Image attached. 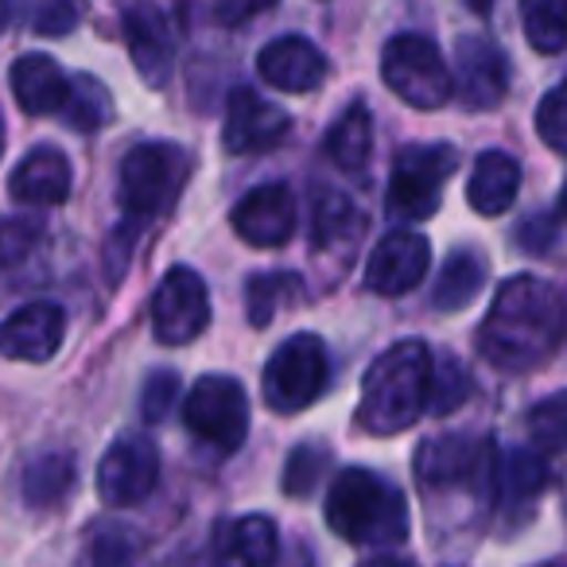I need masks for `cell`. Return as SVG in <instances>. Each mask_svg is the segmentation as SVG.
Masks as SVG:
<instances>
[{"label":"cell","instance_id":"6da1fadb","mask_svg":"<svg viewBox=\"0 0 567 567\" xmlns=\"http://www.w3.org/2000/svg\"><path fill=\"white\" fill-rule=\"evenodd\" d=\"M567 334L564 296L540 276H513L494 296V308L478 327V350L494 370H540Z\"/></svg>","mask_w":567,"mask_h":567},{"label":"cell","instance_id":"7a4b0ae2","mask_svg":"<svg viewBox=\"0 0 567 567\" xmlns=\"http://www.w3.org/2000/svg\"><path fill=\"white\" fill-rule=\"evenodd\" d=\"M427 389H432V354H427V347L416 339L396 342L365 373L358 427H365L370 435L409 432L424 416Z\"/></svg>","mask_w":567,"mask_h":567},{"label":"cell","instance_id":"3957f363","mask_svg":"<svg viewBox=\"0 0 567 567\" xmlns=\"http://www.w3.org/2000/svg\"><path fill=\"white\" fill-rule=\"evenodd\" d=\"M327 525L347 544L393 548L409 540V505L389 478L365 466H347L327 494Z\"/></svg>","mask_w":567,"mask_h":567},{"label":"cell","instance_id":"277c9868","mask_svg":"<svg viewBox=\"0 0 567 567\" xmlns=\"http://www.w3.org/2000/svg\"><path fill=\"white\" fill-rule=\"evenodd\" d=\"M190 175V156L172 141H144L128 148L117 172V203L133 221L164 214Z\"/></svg>","mask_w":567,"mask_h":567},{"label":"cell","instance_id":"5b68a950","mask_svg":"<svg viewBox=\"0 0 567 567\" xmlns=\"http://www.w3.org/2000/svg\"><path fill=\"white\" fill-rule=\"evenodd\" d=\"M381 79L412 110H440L451 97V71L427 35H396L381 51Z\"/></svg>","mask_w":567,"mask_h":567},{"label":"cell","instance_id":"8992f818","mask_svg":"<svg viewBox=\"0 0 567 567\" xmlns=\"http://www.w3.org/2000/svg\"><path fill=\"white\" fill-rule=\"evenodd\" d=\"M183 424L198 443L229 455L249 435V396L234 378H221V373L198 378L183 401Z\"/></svg>","mask_w":567,"mask_h":567},{"label":"cell","instance_id":"52a82bcc","mask_svg":"<svg viewBox=\"0 0 567 567\" xmlns=\"http://www.w3.org/2000/svg\"><path fill=\"white\" fill-rule=\"evenodd\" d=\"M327 373H331V365H327L323 342L316 334H292L265 365L260 389H265L268 409L284 412V416L303 412L327 389Z\"/></svg>","mask_w":567,"mask_h":567},{"label":"cell","instance_id":"ba28073f","mask_svg":"<svg viewBox=\"0 0 567 567\" xmlns=\"http://www.w3.org/2000/svg\"><path fill=\"white\" fill-rule=\"evenodd\" d=\"M455 172L451 144H412L396 156L389 175V214L401 221H424L440 210L443 183Z\"/></svg>","mask_w":567,"mask_h":567},{"label":"cell","instance_id":"9c48e42d","mask_svg":"<svg viewBox=\"0 0 567 567\" xmlns=\"http://www.w3.org/2000/svg\"><path fill=\"white\" fill-rule=\"evenodd\" d=\"M494 447L482 435L466 432H447L432 435L427 443H420L416 451V478L420 486L432 489H451V486H471V482H494Z\"/></svg>","mask_w":567,"mask_h":567},{"label":"cell","instance_id":"30bf717a","mask_svg":"<svg viewBox=\"0 0 567 567\" xmlns=\"http://www.w3.org/2000/svg\"><path fill=\"white\" fill-rule=\"evenodd\" d=\"M210 323V296L206 284L190 268H167L152 296V334L164 347H187Z\"/></svg>","mask_w":567,"mask_h":567},{"label":"cell","instance_id":"8fae6325","mask_svg":"<svg viewBox=\"0 0 567 567\" xmlns=\"http://www.w3.org/2000/svg\"><path fill=\"white\" fill-rule=\"evenodd\" d=\"M159 482V451L144 435H121L97 463V494L113 509H133L152 497Z\"/></svg>","mask_w":567,"mask_h":567},{"label":"cell","instance_id":"7c38bea8","mask_svg":"<svg viewBox=\"0 0 567 567\" xmlns=\"http://www.w3.org/2000/svg\"><path fill=\"white\" fill-rule=\"evenodd\" d=\"M292 117L280 110V105L265 102L257 90L237 86L229 94L226 110V128H221V144H226L229 156H245V152H268L288 136Z\"/></svg>","mask_w":567,"mask_h":567},{"label":"cell","instance_id":"4fadbf2b","mask_svg":"<svg viewBox=\"0 0 567 567\" xmlns=\"http://www.w3.org/2000/svg\"><path fill=\"white\" fill-rule=\"evenodd\" d=\"M427 265H432L427 237L412 234V229H393V234L381 237L378 249L370 252V265H365V288L378 292V296H404L424 280Z\"/></svg>","mask_w":567,"mask_h":567},{"label":"cell","instance_id":"5bb4252c","mask_svg":"<svg viewBox=\"0 0 567 567\" xmlns=\"http://www.w3.org/2000/svg\"><path fill=\"white\" fill-rule=\"evenodd\" d=\"M63 334L66 316L59 303H24L0 323V354L12 358V362H48L63 347Z\"/></svg>","mask_w":567,"mask_h":567},{"label":"cell","instance_id":"9a60e30c","mask_svg":"<svg viewBox=\"0 0 567 567\" xmlns=\"http://www.w3.org/2000/svg\"><path fill=\"white\" fill-rule=\"evenodd\" d=\"M237 237L257 249H276L296 234V198L284 183L252 187L229 214Z\"/></svg>","mask_w":567,"mask_h":567},{"label":"cell","instance_id":"2e32d148","mask_svg":"<svg viewBox=\"0 0 567 567\" xmlns=\"http://www.w3.org/2000/svg\"><path fill=\"white\" fill-rule=\"evenodd\" d=\"M455 79L471 110H494L509 94V63L486 35H463L455 43Z\"/></svg>","mask_w":567,"mask_h":567},{"label":"cell","instance_id":"e0dca14e","mask_svg":"<svg viewBox=\"0 0 567 567\" xmlns=\"http://www.w3.org/2000/svg\"><path fill=\"white\" fill-rule=\"evenodd\" d=\"M257 71L268 86L284 90V94H308V90L323 86L327 55L303 35H284V40H272L260 51Z\"/></svg>","mask_w":567,"mask_h":567},{"label":"cell","instance_id":"ac0fdd59","mask_svg":"<svg viewBox=\"0 0 567 567\" xmlns=\"http://www.w3.org/2000/svg\"><path fill=\"white\" fill-rule=\"evenodd\" d=\"M71 159L55 144H40L17 164L9 179V190L24 206H59L71 195Z\"/></svg>","mask_w":567,"mask_h":567},{"label":"cell","instance_id":"d6986e66","mask_svg":"<svg viewBox=\"0 0 567 567\" xmlns=\"http://www.w3.org/2000/svg\"><path fill=\"white\" fill-rule=\"evenodd\" d=\"M12 94L32 117H59L71 97V79L48 55H20L12 63Z\"/></svg>","mask_w":567,"mask_h":567},{"label":"cell","instance_id":"ffe728a7","mask_svg":"<svg viewBox=\"0 0 567 567\" xmlns=\"http://www.w3.org/2000/svg\"><path fill=\"white\" fill-rule=\"evenodd\" d=\"M276 556V525L265 513H245L214 533V564L218 567H268Z\"/></svg>","mask_w":567,"mask_h":567},{"label":"cell","instance_id":"44dd1931","mask_svg":"<svg viewBox=\"0 0 567 567\" xmlns=\"http://www.w3.org/2000/svg\"><path fill=\"white\" fill-rule=\"evenodd\" d=\"M362 234H365V218L347 195L323 190V195L316 198V229H311V249H316L319 257H334L339 265L350 268Z\"/></svg>","mask_w":567,"mask_h":567},{"label":"cell","instance_id":"7402d4cb","mask_svg":"<svg viewBox=\"0 0 567 567\" xmlns=\"http://www.w3.org/2000/svg\"><path fill=\"white\" fill-rule=\"evenodd\" d=\"M128 55L148 86H164L172 74V35L164 28V17L156 9H133L125 17Z\"/></svg>","mask_w":567,"mask_h":567},{"label":"cell","instance_id":"603a6c76","mask_svg":"<svg viewBox=\"0 0 567 567\" xmlns=\"http://www.w3.org/2000/svg\"><path fill=\"white\" fill-rule=\"evenodd\" d=\"M517 190H520V164L509 152H482V156L474 159L466 203L478 214H486V218L505 214L513 206V198H517Z\"/></svg>","mask_w":567,"mask_h":567},{"label":"cell","instance_id":"cb8c5ba5","mask_svg":"<svg viewBox=\"0 0 567 567\" xmlns=\"http://www.w3.org/2000/svg\"><path fill=\"white\" fill-rule=\"evenodd\" d=\"M548 486V466L536 451L513 447L494 463V494L505 509H528Z\"/></svg>","mask_w":567,"mask_h":567},{"label":"cell","instance_id":"d4e9b609","mask_svg":"<svg viewBox=\"0 0 567 567\" xmlns=\"http://www.w3.org/2000/svg\"><path fill=\"white\" fill-rule=\"evenodd\" d=\"M486 257L478 249H458L443 260L440 268V284H435L432 292V308L443 311V316H455V311L471 308V300L482 292V284H486Z\"/></svg>","mask_w":567,"mask_h":567},{"label":"cell","instance_id":"484cf974","mask_svg":"<svg viewBox=\"0 0 567 567\" xmlns=\"http://www.w3.org/2000/svg\"><path fill=\"white\" fill-rule=\"evenodd\" d=\"M74 482H79L74 455L51 451V455H40L35 463H28L24 478H20V494H24V502L32 505V509H55L74 489Z\"/></svg>","mask_w":567,"mask_h":567},{"label":"cell","instance_id":"4316f807","mask_svg":"<svg viewBox=\"0 0 567 567\" xmlns=\"http://www.w3.org/2000/svg\"><path fill=\"white\" fill-rule=\"evenodd\" d=\"M303 303V280L296 272H257L245 284V308L252 327H268L280 308Z\"/></svg>","mask_w":567,"mask_h":567},{"label":"cell","instance_id":"83f0119b","mask_svg":"<svg viewBox=\"0 0 567 567\" xmlns=\"http://www.w3.org/2000/svg\"><path fill=\"white\" fill-rule=\"evenodd\" d=\"M370 144H373V121H370V110L362 102H354L339 121L334 128L327 133V156L334 159L339 167L354 172L370 159Z\"/></svg>","mask_w":567,"mask_h":567},{"label":"cell","instance_id":"f1b7e54d","mask_svg":"<svg viewBox=\"0 0 567 567\" xmlns=\"http://www.w3.org/2000/svg\"><path fill=\"white\" fill-rule=\"evenodd\" d=\"M520 28L540 55H556L567 43V0H520Z\"/></svg>","mask_w":567,"mask_h":567},{"label":"cell","instance_id":"f546056e","mask_svg":"<svg viewBox=\"0 0 567 567\" xmlns=\"http://www.w3.org/2000/svg\"><path fill=\"white\" fill-rule=\"evenodd\" d=\"M59 117L71 121L79 133H97V128L113 121L110 90L97 79H90V74H79V79H71V97H66V110Z\"/></svg>","mask_w":567,"mask_h":567},{"label":"cell","instance_id":"4dcf8cb0","mask_svg":"<svg viewBox=\"0 0 567 567\" xmlns=\"http://www.w3.org/2000/svg\"><path fill=\"white\" fill-rule=\"evenodd\" d=\"M528 435L540 451H567V393H551L533 404Z\"/></svg>","mask_w":567,"mask_h":567},{"label":"cell","instance_id":"1f68e13d","mask_svg":"<svg viewBox=\"0 0 567 567\" xmlns=\"http://www.w3.org/2000/svg\"><path fill=\"white\" fill-rule=\"evenodd\" d=\"M136 536L121 525H94L90 528L86 556L90 567H133L136 564Z\"/></svg>","mask_w":567,"mask_h":567},{"label":"cell","instance_id":"d6a6232c","mask_svg":"<svg viewBox=\"0 0 567 567\" xmlns=\"http://www.w3.org/2000/svg\"><path fill=\"white\" fill-rule=\"evenodd\" d=\"M466 396H471V378H466L463 362L451 354H443L440 362H432V389H427L432 412H455Z\"/></svg>","mask_w":567,"mask_h":567},{"label":"cell","instance_id":"836d02e7","mask_svg":"<svg viewBox=\"0 0 567 567\" xmlns=\"http://www.w3.org/2000/svg\"><path fill=\"white\" fill-rule=\"evenodd\" d=\"M327 447H316V443H300V447L288 455L284 463V489L292 497H308L311 489L319 486L323 478V466H327Z\"/></svg>","mask_w":567,"mask_h":567},{"label":"cell","instance_id":"e575fe53","mask_svg":"<svg viewBox=\"0 0 567 567\" xmlns=\"http://www.w3.org/2000/svg\"><path fill=\"white\" fill-rule=\"evenodd\" d=\"M536 133L551 152L567 156V82L556 90H548V97L536 110Z\"/></svg>","mask_w":567,"mask_h":567},{"label":"cell","instance_id":"d590c367","mask_svg":"<svg viewBox=\"0 0 567 567\" xmlns=\"http://www.w3.org/2000/svg\"><path fill=\"white\" fill-rule=\"evenodd\" d=\"M35 245H40V226L24 218L0 221V272H12L20 260L32 257Z\"/></svg>","mask_w":567,"mask_h":567},{"label":"cell","instance_id":"8d00e7d4","mask_svg":"<svg viewBox=\"0 0 567 567\" xmlns=\"http://www.w3.org/2000/svg\"><path fill=\"white\" fill-rule=\"evenodd\" d=\"M82 20V4L79 0H43L40 9H35V32L40 35H51V40H59V35L74 32Z\"/></svg>","mask_w":567,"mask_h":567},{"label":"cell","instance_id":"74e56055","mask_svg":"<svg viewBox=\"0 0 567 567\" xmlns=\"http://www.w3.org/2000/svg\"><path fill=\"white\" fill-rule=\"evenodd\" d=\"M175 393H179V378H175L172 370L152 373L148 385H144V393H141V412H144V420H148V424H159V420H164L167 412H172Z\"/></svg>","mask_w":567,"mask_h":567},{"label":"cell","instance_id":"f35d334b","mask_svg":"<svg viewBox=\"0 0 567 567\" xmlns=\"http://www.w3.org/2000/svg\"><path fill=\"white\" fill-rule=\"evenodd\" d=\"M272 4L276 0H214V17H218L221 24H245V20L268 12Z\"/></svg>","mask_w":567,"mask_h":567},{"label":"cell","instance_id":"ab89813d","mask_svg":"<svg viewBox=\"0 0 567 567\" xmlns=\"http://www.w3.org/2000/svg\"><path fill=\"white\" fill-rule=\"evenodd\" d=\"M358 567H416L412 559H404V556H373V559H365V564H358Z\"/></svg>","mask_w":567,"mask_h":567},{"label":"cell","instance_id":"60d3db41","mask_svg":"<svg viewBox=\"0 0 567 567\" xmlns=\"http://www.w3.org/2000/svg\"><path fill=\"white\" fill-rule=\"evenodd\" d=\"M559 210H564V218H567V183H564V195H559Z\"/></svg>","mask_w":567,"mask_h":567},{"label":"cell","instance_id":"b9f144b4","mask_svg":"<svg viewBox=\"0 0 567 567\" xmlns=\"http://www.w3.org/2000/svg\"><path fill=\"white\" fill-rule=\"evenodd\" d=\"M0 156H4V121H0Z\"/></svg>","mask_w":567,"mask_h":567},{"label":"cell","instance_id":"7bdbcfd3","mask_svg":"<svg viewBox=\"0 0 567 567\" xmlns=\"http://www.w3.org/2000/svg\"><path fill=\"white\" fill-rule=\"evenodd\" d=\"M544 567H567V564H544Z\"/></svg>","mask_w":567,"mask_h":567}]
</instances>
